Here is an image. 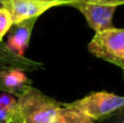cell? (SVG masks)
<instances>
[{"label": "cell", "mask_w": 124, "mask_h": 123, "mask_svg": "<svg viewBox=\"0 0 124 123\" xmlns=\"http://www.w3.org/2000/svg\"><path fill=\"white\" fill-rule=\"evenodd\" d=\"M79 2H89V3L105 4V6H113L118 8L119 6H122L124 3V0H82Z\"/></svg>", "instance_id": "obj_12"}, {"label": "cell", "mask_w": 124, "mask_h": 123, "mask_svg": "<svg viewBox=\"0 0 124 123\" xmlns=\"http://www.w3.org/2000/svg\"><path fill=\"white\" fill-rule=\"evenodd\" d=\"M69 105L96 122L114 115L118 111L122 110L124 98L105 91L93 92Z\"/></svg>", "instance_id": "obj_3"}, {"label": "cell", "mask_w": 124, "mask_h": 123, "mask_svg": "<svg viewBox=\"0 0 124 123\" xmlns=\"http://www.w3.org/2000/svg\"><path fill=\"white\" fill-rule=\"evenodd\" d=\"M16 97L13 123H51L63 105L32 85L25 87Z\"/></svg>", "instance_id": "obj_1"}, {"label": "cell", "mask_w": 124, "mask_h": 123, "mask_svg": "<svg viewBox=\"0 0 124 123\" xmlns=\"http://www.w3.org/2000/svg\"><path fill=\"white\" fill-rule=\"evenodd\" d=\"M12 19H11L10 12L4 7L0 8V43H2L4 35L10 31L12 26Z\"/></svg>", "instance_id": "obj_11"}, {"label": "cell", "mask_w": 124, "mask_h": 123, "mask_svg": "<svg viewBox=\"0 0 124 123\" xmlns=\"http://www.w3.org/2000/svg\"><path fill=\"white\" fill-rule=\"evenodd\" d=\"M36 1L46 2V3H52L58 7V6H71L72 3L79 2V1H82V0H36Z\"/></svg>", "instance_id": "obj_13"}, {"label": "cell", "mask_w": 124, "mask_h": 123, "mask_svg": "<svg viewBox=\"0 0 124 123\" xmlns=\"http://www.w3.org/2000/svg\"><path fill=\"white\" fill-rule=\"evenodd\" d=\"M89 52L101 59L124 69V30L110 27L96 32L87 46Z\"/></svg>", "instance_id": "obj_2"}, {"label": "cell", "mask_w": 124, "mask_h": 123, "mask_svg": "<svg viewBox=\"0 0 124 123\" xmlns=\"http://www.w3.org/2000/svg\"><path fill=\"white\" fill-rule=\"evenodd\" d=\"M0 123H13V121H9V120H0Z\"/></svg>", "instance_id": "obj_16"}, {"label": "cell", "mask_w": 124, "mask_h": 123, "mask_svg": "<svg viewBox=\"0 0 124 123\" xmlns=\"http://www.w3.org/2000/svg\"><path fill=\"white\" fill-rule=\"evenodd\" d=\"M0 92H3V93H6V89H4L3 85H2V83H1V80H0Z\"/></svg>", "instance_id": "obj_15"}, {"label": "cell", "mask_w": 124, "mask_h": 123, "mask_svg": "<svg viewBox=\"0 0 124 123\" xmlns=\"http://www.w3.org/2000/svg\"><path fill=\"white\" fill-rule=\"evenodd\" d=\"M16 107V99L14 96L8 93H0V120L12 121Z\"/></svg>", "instance_id": "obj_10"}, {"label": "cell", "mask_w": 124, "mask_h": 123, "mask_svg": "<svg viewBox=\"0 0 124 123\" xmlns=\"http://www.w3.org/2000/svg\"><path fill=\"white\" fill-rule=\"evenodd\" d=\"M54 7L57 6L36 0H11L4 8L10 12L12 24H17L25 20L38 19L44 12Z\"/></svg>", "instance_id": "obj_5"}, {"label": "cell", "mask_w": 124, "mask_h": 123, "mask_svg": "<svg viewBox=\"0 0 124 123\" xmlns=\"http://www.w3.org/2000/svg\"><path fill=\"white\" fill-rule=\"evenodd\" d=\"M11 69H20L23 72H35L44 70L45 64L26 57L16 56L3 43H0V71Z\"/></svg>", "instance_id": "obj_7"}, {"label": "cell", "mask_w": 124, "mask_h": 123, "mask_svg": "<svg viewBox=\"0 0 124 123\" xmlns=\"http://www.w3.org/2000/svg\"><path fill=\"white\" fill-rule=\"evenodd\" d=\"M36 21L37 19H30L17 24H13L10 28L11 32L8 36L7 44H4L7 48L16 56L25 57L24 54L30 45L31 36Z\"/></svg>", "instance_id": "obj_6"}, {"label": "cell", "mask_w": 124, "mask_h": 123, "mask_svg": "<svg viewBox=\"0 0 124 123\" xmlns=\"http://www.w3.org/2000/svg\"><path fill=\"white\" fill-rule=\"evenodd\" d=\"M51 123H96L69 104H63L56 119Z\"/></svg>", "instance_id": "obj_9"}, {"label": "cell", "mask_w": 124, "mask_h": 123, "mask_svg": "<svg viewBox=\"0 0 124 123\" xmlns=\"http://www.w3.org/2000/svg\"><path fill=\"white\" fill-rule=\"evenodd\" d=\"M11 0H0V3L2 4V7H4V6H7V4L10 2Z\"/></svg>", "instance_id": "obj_14"}, {"label": "cell", "mask_w": 124, "mask_h": 123, "mask_svg": "<svg viewBox=\"0 0 124 123\" xmlns=\"http://www.w3.org/2000/svg\"><path fill=\"white\" fill-rule=\"evenodd\" d=\"M84 15L88 26L95 32H101L113 27L112 20L116 7L105 4L89 3V2H75L71 4Z\"/></svg>", "instance_id": "obj_4"}, {"label": "cell", "mask_w": 124, "mask_h": 123, "mask_svg": "<svg viewBox=\"0 0 124 123\" xmlns=\"http://www.w3.org/2000/svg\"><path fill=\"white\" fill-rule=\"evenodd\" d=\"M0 80L3 85L6 93L16 96L25 87L30 86L31 80L27 77L25 72L20 69H11L0 71Z\"/></svg>", "instance_id": "obj_8"}]
</instances>
